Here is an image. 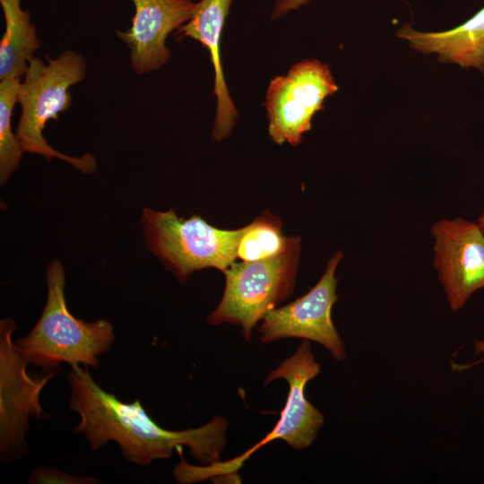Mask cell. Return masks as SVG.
Here are the masks:
<instances>
[{"label":"cell","instance_id":"9a60e30c","mask_svg":"<svg viewBox=\"0 0 484 484\" xmlns=\"http://www.w3.org/2000/svg\"><path fill=\"white\" fill-rule=\"evenodd\" d=\"M297 236L285 237L281 220L265 211L255 220L243 227L237 256L244 262H253L277 256L285 252Z\"/></svg>","mask_w":484,"mask_h":484},{"label":"cell","instance_id":"3957f363","mask_svg":"<svg viewBox=\"0 0 484 484\" xmlns=\"http://www.w3.org/2000/svg\"><path fill=\"white\" fill-rule=\"evenodd\" d=\"M47 64L34 56L21 82L17 103L22 108L16 135L24 151L41 155L50 161L61 160L82 173L95 171L97 161L91 153L80 157L64 154L48 144L43 130L50 120H56L60 113L72 104L70 88L81 82L86 75L84 56L73 50L63 51Z\"/></svg>","mask_w":484,"mask_h":484},{"label":"cell","instance_id":"4fadbf2b","mask_svg":"<svg viewBox=\"0 0 484 484\" xmlns=\"http://www.w3.org/2000/svg\"><path fill=\"white\" fill-rule=\"evenodd\" d=\"M397 35L408 40L416 50L438 54L441 62L484 70V7L450 30L420 32L404 25Z\"/></svg>","mask_w":484,"mask_h":484},{"label":"cell","instance_id":"7c38bea8","mask_svg":"<svg viewBox=\"0 0 484 484\" xmlns=\"http://www.w3.org/2000/svg\"><path fill=\"white\" fill-rule=\"evenodd\" d=\"M231 1L201 0L195 4L190 20L178 30L182 37H190L200 41L210 52L214 69L213 94L217 99L212 130V137L216 141H220L229 134L238 117L223 76L220 59V38Z\"/></svg>","mask_w":484,"mask_h":484},{"label":"cell","instance_id":"30bf717a","mask_svg":"<svg viewBox=\"0 0 484 484\" xmlns=\"http://www.w3.org/2000/svg\"><path fill=\"white\" fill-rule=\"evenodd\" d=\"M434 264L452 310L484 288V232L463 219L441 220L431 228Z\"/></svg>","mask_w":484,"mask_h":484},{"label":"cell","instance_id":"277c9868","mask_svg":"<svg viewBox=\"0 0 484 484\" xmlns=\"http://www.w3.org/2000/svg\"><path fill=\"white\" fill-rule=\"evenodd\" d=\"M320 370L309 342L307 340L303 341L297 351L283 360L279 367L271 371L265 379L264 385L282 378L290 386L286 404L272 431L243 454L227 462L220 461L205 466L187 463L180 448L177 452L181 461L174 468L175 479L180 483L188 484L236 474L255 452L275 439H282L298 450L309 446L324 423V415L307 401L305 388Z\"/></svg>","mask_w":484,"mask_h":484},{"label":"cell","instance_id":"9c48e42d","mask_svg":"<svg viewBox=\"0 0 484 484\" xmlns=\"http://www.w3.org/2000/svg\"><path fill=\"white\" fill-rule=\"evenodd\" d=\"M341 258L342 253L335 252L319 281L307 293L264 316L258 326L262 342L302 338L323 345L338 360L345 358V347L331 315L337 300L335 271Z\"/></svg>","mask_w":484,"mask_h":484},{"label":"cell","instance_id":"8992f818","mask_svg":"<svg viewBox=\"0 0 484 484\" xmlns=\"http://www.w3.org/2000/svg\"><path fill=\"white\" fill-rule=\"evenodd\" d=\"M300 253V237L282 254L264 260L233 263L223 272L225 290L217 308L207 317L212 324L229 323L251 339L252 329L292 294Z\"/></svg>","mask_w":484,"mask_h":484},{"label":"cell","instance_id":"d6986e66","mask_svg":"<svg viewBox=\"0 0 484 484\" xmlns=\"http://www.w3.org/2000/svg\"><path fill=\"white\" fill-rule=\"evenodd\" d=\"M478 223L484 232V207H483L480 216L479 217Z\"/></svg>","mask_w":484,"mask_h":484},{"label":"cell","instance_id":"e0dca14e","mask_svg":"<svg viewBox=\"0 0 484 484\" xmlns=\"http://www.w3.org/2000/svg\"><path fill=\"white\" fill-rule=\"evenodd\" d=\"M98 482L95 478L80 477L63 472L55 467H39L31 474L29 483L89 484Z\"/></svg>","mask_w":484,"mask_h":484},{"label":"cell","instance_id":"ac0fdd59","mask_svg":"<svg viewBox=\"0 0 484 484\" xmlns=\"http://www.w3.org/2000/svg\"><path fill=\"white\" fill-rule=\"evenodd\" d=\"M475 351H476V353H479V352H483L484 353V341H475ZM483 360H484V358H483V359L476 361V362H474L472 364H470L468 366H458V367H456V369L457 370L466 369V368H468L470 367L475 366V365L482 362Z\"/></svg>","mask_w":484,"mask_h":484},{"label":"cell","instance_id":"7a4b0ae2","mask_svg":"<svg viewBox=\"0 0 484 484\" xmlns=\"http://www.w3.org/2000/svg\"><path fill=\"white\" fill-rule=\"evenodd\" d=\"M47 301L42 314L16 347L28 364L53 369L61 363L82 364L98 368L99 356L114 340V326L108 320L86 322L68 309L65 297V273L61 262L52 260L47 267Z\"/></svg>","mask_w":484,"mask_h":484},{"label":"cell","instance_id":"8fae6325","mask_svg":"<svg viewBox=\"0 0 484 484\" xmlns=\"http://www.w3.org/2000/svg\"><path fill=\"white\" fill-rule=\"evenodd\" d=\"M134 15L126 30H117V38L130 50V63L137 74L163 66L170 58L168 36L187 22L195 4L191 0H131Z\"/></svg>","mask_w":484,"mask_h":484},{"label":"cell","instance_id":"2e32d148","mask_svg":"<svg viewBox=\"0 0 484 484\" xmlns=\"http://www.w3.org/2000/svg\"><path fill=\"white\" fill-rule=\"evenodd\" d=\"M21 79L0 81V182L4 185L18 169L24 150L12 129Z\"/></svg>","mask_w":484,"mask_h":484},{"label":"cell","instance_id":"ffe728a7","mask_svg":"<svg viewBox=\"0 0 484 484\" xmlns=\"http://www.w3.org/2000/svg\"><path fill=\"white\" fill-rule=\"evenodd\" d=\"M304 1H307V0H304Z\"/></svg>","mask_w":484,"mask_h":484},{"label":"cell","instance_id":"6da1fadb","mask_svg":"<svg viewBox=\"0 0 484 484\" xmlns=\"http://www.w3.org/2000/svg\"><path fill=\"white\" fill-rule=\"evenodd\" d=\"M67 377L69 408L81 419L74 432L82 433L92 450L113 441L127 461L146 466L153 460L170 458L174 449L186 445L203 464L220 461L228 428L224 418L216 416L196 428L168 430L151 419L139 400L123 402L97 385L86 368L72 366Z\"/></svg>","mask_w":484,"mask_h":484},{"label":"cell","instance_id":"5b68a950","mask_svg":"<svg viewBox=\"0 0 484 484\" xmlns=\"http://www.w3.org/2000/svg\"><path fill=\"white\" fill-rule=\"evenodd\" d=\"M141 224L148 248L181 281L204 268L224 272L238 258L243 227L220 229L198 215L182 219L173 209L150 208L143 209Z\"/></svg>","mask_w":484,"mask_h":484},{"label":"cell","instance_id":"ba28073f","mask_svg":"<svg viewBox=\"0 0 484 484\" xmlns=\"http://www.w3.org/2000/svg\"><path fill=\"white\" fill-rule=\"evenodd\" d=\"M12 318L0 322V454L1 460H12L25 451L29 419H40L43 410L40 393L54 376L49 373L32 378L26 371L27 361L18 350L13 333Z\"/></svg>","mask_w":484,"mask_h":484},{"label":"cell","instance_id":"52a82bcc","mask_svg":"<svg viewBox=\"0 0 484 484\" xmlns=\"http://www.w3.org/2000/svg\"><path fill=\"white\" fill-rule=\"evenodd\" d=\"M337 91L329 66L318 60L298 62L286 75L274 77L264 102L272 140L277 144H299L314 115L323 109L324 99Z\"/></svg>","mask_w":484,"mask_h":484},{"label":"cell","instance_id":"5bb4252c","mask_svg":"<svg viewBox=\"0 0 484 484\" xmlns=\"http://www.w3.org/2000/svg\"><path fill=\"white\" fill-rule=\"evenodd\" d=\"M5 30L0 41V81L25 74L30 61L40 47L30 13L21 0H0Z\"/></svg>","mask_w":484,"mask_h":484}]
</instances>
